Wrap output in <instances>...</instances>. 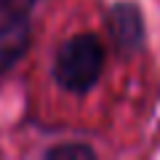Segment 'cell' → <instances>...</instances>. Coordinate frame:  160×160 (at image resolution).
I'll list each match as a JSON object with an SVG mask.
<instances>
[{
    "mask_svg": "<svg viewBox=\"0 0 160 160\" xmlns=\"http://www.w3.org/2000/svg\"><path fill=\"white\" fill-rule=\"evenodd\" d=\"M112 35H115V43H118L123 51H133V48L142 43V32H144V24H142V11H139L133 3H118L112 8Z\"/></svg>",
    "mask_w": 160,
    "mask_h": 160,
    "instance_id": "cell-2",
    "label": "cell"
},
{
    "mask_svg": "<svg viewBox=\"0 0 160 160\" xmlns=\"http://www.w3.org/2000/svg\"><path fill=\"white\" fill-rule=\"evenodd\" d=\"M46 158L51 160H78V158H93V149L88 144H56L46 152Z\"/></svg>",
    "mask_w": 160,
    "mask_h": 160,
    "instance_id": "cell-3",
    "label": "cell"
},
{
    "mask_svg": "<svg viewBox=\"0 0 160 160\" xmlns=\"http://www.w3.org/2000/svg\"><path fill=\"white\" fill-rule=\"evenodd\" d=\"M104 69V48L96 35H75L59 48L53 62V78L69 93H86L96 86Z\"/></svg>",
    "mask_w": 160,
    "mask_h": 160,
    "instance_id": "cell-1",
    "label": "cell"
}]
</instances>
